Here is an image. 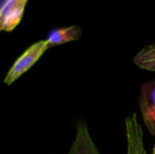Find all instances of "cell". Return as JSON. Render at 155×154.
Here are the masks:
<instances>
[{
    "label": "cell",
    "mask_w": 155,
    "mask_h": 154,
    "mask_svg": "<svg viewBox=\"0 0 155 154\" xmlns=\"http://www.w3.org/2000/svg\"><path fill=\"white\" fill-rule=\"evenodd\" d=\"M49 46L46 40H40L31 44L13 63L4 79V84L11 85L15 83L41 58Z\"/></svg>",
    "instance_id": "1"
},
{
    "label": "cell",
    "mask_w": 155,
    "mask_h": 154,
    "mask_svg": "<svg viewBox=\"0 0 155 154\" xmlns=\"http://www.w3.org/2000/svg\"><path fill=\"white\" fill-rule=\"evenodd\" d=\"M139 104L144 124L155 137V79L143 84Z\"/></svg>",
    "instance_id": "2"
},
{
    "label": "cell",
    "mask_w": 155,
    "mask_h": 154,
    "mask_svg": "<svg viewBox=\"0 0 155 154\" xmlns=\"http://www.w3.org/2000/svg\"><path fill=\"white\" fill-rule=\"evenodd\" d=\"M28 0H8L0 7V29L12 32L21 22Z\"/></svg>",
    "instance_id": "3"
},
{
    "label": "cell",
    "mask_w": 155,
    "mask_h": 154,
    "mask_svg": "<svg viewBox=\"0 0 155 154\" xmlns=\"http://www.w3.org/2000/svg\"><path fill=\"white\" fill-rule=\"evenodd\" d=\"M125 136L127 143L126 154H147L143 128L135 113L125 119Z\"/></svg>",
    "instance_id": "4"
},
{
    "label": "cell",
    "mask_w": 155,
    "mask_h": 154,
    "mask_svg": "<svg viewBox=\"0 0 155 154\" xmlns=\"http://www.w3.org/2000/svg\"><path fill=\"white\" fill-rule=\"evenodd\" d=\"M68 154H101L84 123L78 124L74 141Z\"/></svg>",
    "instance_id": "5"
},
{
    "label": "cell",
    "mask_w": 155,
    "mask_h": 154,
    "mask_svg": "<svg viewBox=\"0 0 155 154\" xmlns=\"http://www.w3.org/2000/svg\"><path fill=\"white\" fill-rule=\"evenodd\" d=\"M81 35L82 29L78 25H70L52 30L45 40L50 48L55 45L76 41L81 37Z\"/></svg>",
    "instance_id": "6"
},
{
    "label": "cell",
    "mask_w": 155,
    "mask_h": 154,
    "mask_svg": "<svg viewBox=\"0 0 155 154\" xmlns=\"http://www.w3.org/2000/svg\"><path fill=\"white\" fill-rule=\"evenodd\" d=\"M134 63L141 69L155 72V44L143 48L134 58Z\"/></svg>",
    "instance_id": "7"
},
{
    "label": "cell",
    "mask_w": 155,
    "mask_h": 154,
    "mask_svg": "<svg viewBox=\"0 0 155 154\" xmlns=\"http://www.w3.org/2000/svg\"><path fill=\"white\" fill-rule=\"evenodd\" d=\"M7 1H8V0H0V7H1V6H3V5H4Z\"/></svg>",
    "instance_id": "8"
},
{
    "label": "cell",
    "mask_w": 155,
    "mask_h": 154,
    "mask_svg": "<svg viewBox=\"0 0 155 154\" xmlns=\"http://www.w3.org/2000/svg\"><path fill=\"white\" fill-rule=\"evenodd\" d=\"M152 154H155V146H154V148H153V153Z\"/></svg>",
    "instance_id": "9"
}]
</instances>
